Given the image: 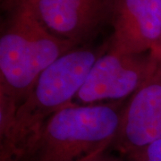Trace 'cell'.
Returning <instances> with one entry per match:
<instances>
[{
  "instance_id": "8992f818",
  "label": "cell",
  "mask_w": 161,
  "mask_h": 161,
  "mask_svg": "<svg viewBox=\"0 0 161 161\" xmlns=\"http://www.w3.org/2000/svg\"><path fill=\"white\" fill-rule=\"evenodd\" d=\"M25 4L52 34L83 46L109 17V0H9Z\"/></svg>"
},
{
  "instance_id": "9c48e42d",
  "label": "cell",
  "mask_w": 161,
  "mask_h": 161,
  "mask_svg": "<svg viewBox=\"0 0 161 161\" xmlns=\"http://www.w3.org/2000/svg\"><path fill=\"white\" fill-rule=\"evenodd\" d=\"M89 161H122L120 160L118 158H115L114 156H110L108 154H107L106 152H104L100 155L97 156L95 158H93L92 159Z\"/></svg>"
},
{
  "instance_id": "3957f363",
  "label": "cell",
  "mask_w": 161,
  "mask_h": 161,
  "mask_svg": "<svg viewBox=\"0 0 161 161\" xmlns=\"http://www.w3.org/2000/svg\"><path fill=\"white\" fill-rule=\"evenodd\" d=\"M121 102H75L51 115L16 161H89L110 147L119 128Z\"/></svg>"
},
{
  "instance_id": "52a82bcc",
  "label": "cell",
  "mask_w": 161,
  "mask_h": 161,
  "mask_svg": "<svg viewBox=\"0 0 161 161\" xmlns=\"http://www.w3.org/2000/svg\"><path fill=\"white\" fill-rule=\"evenodd\" d=\"M113 32L108 51L143 54L161 39L160 0H109Z\"/></svg>"
},
{
  "instance_id": "5b68a950",
  "label": "cell",
  "mask_w": 161,
  "mask_h": 161,
  "mask_svg": "<svg viewBox=\"0 0 161 161\" xmlns=\"http://www.w3.org/2000/svg\"><path fill=\"white\" fill-rule=\"evenodd\" d=\"M151 54L152 68L122 109L117 134L111 145L126 156L161 139V57Z\"/></svg>"
},
{
  "instance_id": "ba28073f",
  "label": "cell",
  "mask_w": 161,
  "mask_h": 161,
  "mask_svg": "<svg viewBox=\"0 0 161 161\" xmlns=\"http://www.w3.org/2000/svg\"><path fill=\"white\" fill-rule=\"evenodd\" d=\"M127 157L132 161H161V139L132 152Z\"/></svg>"
},
{
  "instance_id": "8fae6325",
  "label": "cell",
  "mask_w": 161,
  "mask_h": 161,
  "mask_svg": "<svg viewBox=\"0 0 161 161\" xmlns=\"http://www.w3.org/2000/svg\"><path fill=\"white\" fill-rule=\"evenodd\" d=\"M160 1H161V0H160Z\"/></svg>"
},
{
  "instance_id": "6da1fadb",
  "label": "cell",
  "mask_w": 161,
  "mask_h": 161,
  "mask_svg": "<svg viewBox=\"0 0 161 161\" xmlns=\"http://www.w3.org/2000/svg\"><path fill=\"white\" fill-rule=\"evenodd\" d=\"M8 12L0 37V124H8L40 75L77 47L47 29L25 4L6 0Z\"/></svg>"
},
{
  "instance_id": "30bf717a",
  "label": "cell",
  "mask_w": 161,
  "mask_h": 161,
  "mask_svg": "<svg viewBox=\"0 0 161 161\" xmlns=\"http://www.w3.org/2000/svg\"><path fill=\"white\" fill-rule=\"evenodd\" d=\"M150 51L153 52L154 54H156V55H158V56L161 57V39L158 41V43L156 44L155 46L151 48V50H150Z\"/></svg>"
},
{
  "instance_id": "7a4b0ae2",
  "label": "cell",
  "mask_w": 161,
  "mask_h": 161,
  "mask_svg": "<svg viewBox=\"0 0 161 161\" xmlns=\"http://www.w3.org/2000/svg\"><path fill=\"white\" fill-rule=\"evenodd\" d=\"M108 48L109 42L77 47L40 74L8 124L0 128L1 161H16L43 124L74 102L92 65Z\"/></svg>"
},
{
  "instance_id": "277c9868",
  "label": "cell",
  "mask_w": 161,
  "mask_h": 161,
  "mask_svg": "<svg viewBox=\"0 0 161 161\" xmlns=\"http://www.w3.org/2000/svg\"><path fill=\"white\" fill-rule=\"evenodd\" d=\"M153 62L150 51L121 55L108 50L92 65L74 102L79 105L121 102L142 86Z\"/></svg>"
}]
</instances>
